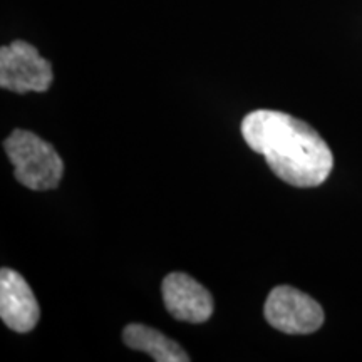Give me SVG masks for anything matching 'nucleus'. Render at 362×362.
<instances>
[{
    "mask_svg": "<svg viewBox=\"0 0 362 362\" xmlns=\"http://www.w3.org/2000/svg\"><path fill=\"white\" fill-rule=\"evenodd\" d=\"M124 344L131 349L146 352L156 362H188L189 357L183 347L168 339L160 330L143 324H129L123 332Z\"/></svg>",
    "mask_w": 362,
    "mask_h": 362,
    "instance_id": "7",
    "label": "nucleus"
},
{
    "mask_svg": "<svg viewBox=\"0 0 362 362\" xmlns=\"http://www.w3.org/2000/svg\"><path fill=\"white\" fill-rule=\"evenodd\" d=\"M52 66L25 40L0 49V86L13 93H44L52 84Z\"/></svg>",
    "mask_w": 362,
    "mask_h": 362,
    "instance_id": "3",
    "label": "nucleus"
},
{
    "mask_svg": "<svg viewBox=\"0 0 362 362\" xmlns=\"http://www.w3.org/2000/svg\"><path fill=\"white\" fill-rule=\"evenodd\" d=\"M163 300L176 320L189 324L206 322L214 314V297L200 282L181 272L163 280Z\"/></svg>",
    "mask_w": 362,
    "mask_h": 362,
    "instance_id": "5",
    "label": "nucleus"
},
{
    "mask_svg": "<svg viewBox=\"0 0 362 362\" xmlns=\"http://www.w3.org/2000/svg\"><path fill=\"white\" fill-rule=\"evenodd\" d=\"M242 134L272 173L292 187H319L332 171L334 156L322 136L287 112L252 111L243 117Z\"/></svg>",
    "mask_w": 362,
    "mask_h": 362,
    "instance_id": "1",
    "label": "nucleus"
},
{
    "mask_svg": "<svg viewBox=\"0 0 362 362\" xmlns=\"http://www.w3.org/2000/svg\"><path fill=\"white\" fill-rule=\"evenodd\" d=\"M264 314L272 327L285 334H312L324 324L319 302L291 285H279L269 293Z\"/></svg>",
    "mask_w": 362,
    "mask_h": 362,
    "instance_id": "4",
    "label": "nucleus"
},
{
    "mask_svg": "<svg viewBox=\"0 0 362 362\" xmlns=\"http://www.w3.org/2000/svg\"><path fill=\"white\" fill-rule=\"evenodd\" d=\"M40 309L33 288L19 272L0 270V319L16 332H30L39 322Z\"/></svg>",
    "mask_w": 362,
    "mask_h": 362,
    "instance_id": "6",
    "label": "nucleus"
},
{
    "mask_svg": "<svg viewBox=\"0 0 362 362\" xmlns=\"http://www.w3.org/2000/svg\"><path fill=\"white\" fill-rule=\"evenodd\" d=\"M4 148L21 185L35 192L59 187L64 175V163L51 143L30 131L16 129L4 141Z\"/></svg>",
    "mask_w": 362,
    "mask_h": 362,
    "instance_id": "2",
    "label": "nucleus"
}]
</instances>
